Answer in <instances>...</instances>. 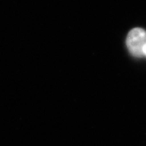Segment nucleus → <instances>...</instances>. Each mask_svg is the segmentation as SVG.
Here are the masks:
<instances>
[{
	"label": "nucleus",
	"mask_w": 146,
	"mask_h": 146,
	"mask_svg": "<svg viewBox=\"0 0 146 146\" xmlns=\"http://www.w3.org/2000/svg\"><path fill=\"white\" fill-rule=\"evenodd\" d=\"M143 56H146V43L144 45L143 49Z\"/></svg>",
	"instance_id": "obj_2"
},
{
	"label": "nucleus",
	"mask_w": 146,
	"mask_h": 146,
	"mask_svg": "<svg viewBox=\"0 0 146 146\" xmlns=\"http://www.w3.org/2000/svg\"><path fill=\"white\" fill-rule=\"evenodd\" d=\"M146 43V31L141 28H135L128 33L126 44L133 56L141 58L143 56V49Z\"/></svg>",
	"instance_id": "obj_1"
}]
</instances>
